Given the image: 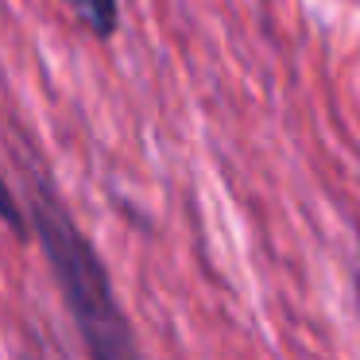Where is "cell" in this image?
Returning <instances> with one entry per match:
<instances>
[{
  "mask_svg": "<svg viewBox=\"0 0 360 360\" xmlns=\"http://www.w3.org/2000/svg\"><path fill=\"white\" fill-rule=\"evenodd\" d=\"M0 221L12 229V233L20 236V240H27V217H24V205L12 198V186L4 182V174H0Z\"/></svg>",
  "mask_w": 360,
  "mask_h": 360,
  "instance_id": "3957f363",
  "label": "cell"
},
{
  "mask_svg": "<svg viewBox=\"0 0 360 360\" xmlns=\"http://www.w3.org/2000/svg\"><path fill=\"white\" fill-rule=\"evenodd\" d=\"M27 213H32L35 236L43 244V256H47L51 275H55L58 290L66 298V310L78 326L86 352H94L101 360L136 356L140 345L128 329V318L117 302V290H112V279L105 271L101 256L82 236V229L74 225L63 198L39 174L27 179Z\"/></svg>",
  "mask_w": 360,
  "mask_h": 360,
  "instance_id": "6da1fadb",
  "label": "cell"
},
{
  "mask_svg": "<svg viewBox=\"0 0 360 360\" xmlns=\"http://www.w3.org/2000/svg\"><path fill=\"white\" fill-rule=\"evenodd\" d=\"M70 4L78 8L82 24H86L97 39H109V35L117 32V20H120L117 0H70Z\"/></svg>",
  "mask_w": 360,
  "mask_h": 360,
  "instance_id": "7a4b0ae2",
  "label": "cell"
}]
</instances>
